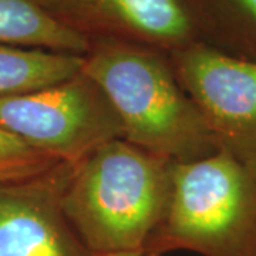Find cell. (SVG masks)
<instances>
[{
	"label": "cell",
	"mask_w": 256,
	"mask_h": 256,
	"mask_svg": "<svg viewBox=\"0 0 256 256\" xmlns=\"http://www.w3.org/2000/svg\"><path fill=\"white\" fill-rule=\"evenodd\" d=\"M0 127L72 165L102 144L124 138L107 96L82 72L36 92L0 97Z\"/></svg>",
	"instance_id": "obj_4"
},
{
	"label": "cell",
	"mask_w": 256,
	"mask_h": 256,
	"mask_svg": "<svg viewBox=\"0 0 256 256\" xmlns=\"http://www.w3.org/2000/svg\"><path fill=\"white\" fill-rule=\"evenodd\" d=\"M63 28L90 43L116 42L171 53L198 42L181 0H40Z\"/></svg>",
	"instance_id": "obj_6"
},
{
	"label": "cell",
	"mask_w": 256,
	"mask_h": 256,
	"mask_svg": "<svg viewBox=\"0 0 256 256\" xmlns=\"http://www.w3.org/2000/svg\"><path fill=\"white\" fill-rule=\"evenodd\" d=\"M60 164L0 127V185L44 174Z\"/></svg>",
	"instance_id": "obj_11"
},
{
	"label": "cell",
	"mask_w": 256,
	"mask_h": 256,
	"mask_svg": "<svg viewBox=\"0 0 256 256\" xmlns=\"http://www.w3.org/2000/svg\"><path fill=\"white\" fill-rule=\"evenodd\" d=\"M180 86L218 141L256 162V60L191 43L168 53Z\"/></svg>",
	"instance_id": "obj_5"
},
{
	"label": "cell",
	"mask_w": 256,
	"mask_h": 256,
	"mask_svg": "<svg viewBox=\"0 0 256 256\" xmlns=\"http://www.w3.org/2000/svg\"><path fill=\"white\" fill-rule=\"evenodd\" d=\"M190 10L198 43L256 60V0H181Z\"/></svg>",
	"instance_id": "obj_8"
},
{
	"label": "cell",
	"mask_w": 256,
	"mask_h": 256,
	"mask_svg": "<svg viewBox=\"0 0 256 256\" xmlns=\"http://www.w3.org/2000/svg\"><path fill=\"white\" fill-rule=\"evenodd\" d=\"M82 72L107 96L130 144L174 162L200 160L220 148L201 111L180 86L166 52L92 43Z\"/></svg>",
	"instance_id": "obj_2"
},
{
	"label": "cell",
	"mask_w": 256,
	"mask_h": 256,
	"mask_svg": "<svg viewBox=\"0 0 256 256\" xmlns=\"http://www.w3.org/2000/svg\"><path fill=\"white\" fill-rule=\"evenodd\" d=\"M108 256H141V254L140 252H127V254H116V255Z\"/></svg>",
	"instance_id": "obj_12"
},
{
	"label": "cell",
	"mask_w": 256,
	"mask_h": 256,
	"mask_svg": "<svg viewBox=\"0 0 256 256\" xmlns=\"http://www.w3.org/2000/svg\"><path fill=\"white\" fill-rule=\"evenodd\" d=\"M0 43L86 56L92 43L63 28L40 0H0Z\"/></svg>",
	"instance_id": "obj_9"
},
{
	"label": "cell",
	"mask_w": 256,
	"mask_h": 256,
	"mask_svg": "<svg viewBox=\"0 0 256 256\" xmlns=\"http://www.w3.org/2000/svg\"><path fill=\"white\" fill-rule=\"evenodd\" d=\"M172 165L124 138L106 142L72 166L64 214L94 254H141L164 218Z\"/></svg>",
	"instance_id": "obj_1"
},
{
	"label": "cell",
	"mask_w": 256,
	"mask_h": 256,
	"mask_svg": "<svg viewBox=\"0 0 256 256\" xmlns=\"http://www.w3.org/2000/svg\"><path fill=\"white\" fill-rule=\"evenodd\" d=\"M172 250L256 256V162L224 146L200 160L174 162L164 218L141 256Z\"/></svg>",
	"instance_id": "obj_3"
},
{
	"label": "cell",
	"mask_w": 256,
	"mask_h": 256,
	"mask_svg": "<svg viewBox=\"0 0 256 256\" xmlns=\"http://www.w3.org/2000/svg\"><path fill=\"white\" fill-rule=\"evenodd\" d=\"M72 164L0 185V256H100L77 235L63 210Z\"/></svg>",
	"instance_id": "obj_7"
},
{
	"label": "cell",
	"mask_w": 256,
	"mask_h": 256,
	"mask_svg": "<svg viewBox=\"0 0 256 256\" xmlns=\"http://www.w3.org/2000/svg\"><path fill=\"white\" fill-rule=\"evenodd\" d=\"M84 56L0 43V97L54 86L82 72Z\"/></svg>",
	"instance_id": "obj_10"
}]
</instances>
